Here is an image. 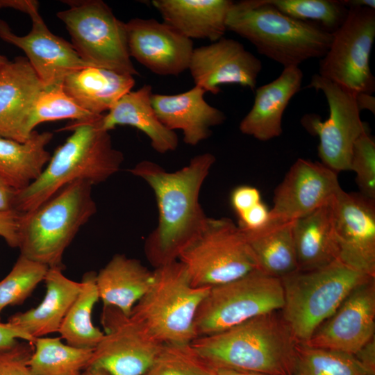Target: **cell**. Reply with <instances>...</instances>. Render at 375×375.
Segmentation results:
<instances>
[{
	"label": "cell",
	"mask_w": 375,
	"mask_h": 375,
	"mask_svg": "<svg viewBox=\"0 0 375 375\" xmlns=\"http://www.w3.org/2000/svg\"><path fill=\"white\" fill-rule=\"evenodd\" d=\"M215 160L212 153H203L175 172L147 160L128 170L143 179L156 197L158 224L145 243L147 256L156 267L177 260L180 251L204 228L208 217L199 195Z\"/></svg>",
	"instance_id": "cell-1"
},
{
	"label": "cell",
	"mask_w": 375,
	"mask_h": 375,
	"mask_svg": "<svg viewBox=\"0 0 375 375\" xmlns=\"http://www.w3.org/2000/svg\"><path fill=\"white\" fill-rule=\"evenodd\" d=\"M297 343L276 311L221 332L197 337L191 345L212 369L292 375Z\"/></svg>",
	"instance_id": "cell-2"
},
{
	"label": "cell",
	"mask_w": 375,
	"mask_h": 375,
	"mask_svg": "<svg viewBox=\"0 0 375 375\" xmlns=\"http://www.w3.org/2000/svg\"><path fill=\"white\" fill-rule=\"evenodd\" d=\"M103 115L87 122L72 121L61 128L72 131V135L56 149L40 176L17 191L15 210L31 212L71 183L81 180L94 185L119 171L124 156L113 147L109 132L102 128Z\"/></svg>",
	"instance_id": "cell-3"
},
{
	"label": "cell",
	"mask_w": 375,
	"mask_h": 375,
	"mask_svg": "<svg viewBox=\"0 0 375 375\" xmlns=\"http://www.w3.org/2000/svg\"><path fill=\"white\" fill-rule=\"evenodd\" d=\"M226 29L249 40L259 53L284 67L322 58L333 33L316 24L292 18L266 0H242L232 4Z\"/></svg>",
	"instance_id": "cell-4"
},
{
	"label": "cell",
	"mask_w": 375,
	"mask_h": 375,
	"mask_svg": "<svg viewBox=\"0 0 375 375\" xmlns=\"http://www.w3.org/2000/svg\"><path fill=\"white\" fill-rule=\"evenodd\" d=\"M93 185L71 183L35 210L22 213L20 255L47 266L64 269L62 257L79 229L96 213Z\"/></svg>",
	"instance_id": "cell-5"
},
{
	"label": "cell",
	"mask_w": 375,
	"mask_h": 375,
	"mask_svg": "<svg viewBox=\"0 0 375 375\" xmlns=\"http://www.w3.org/2000/svg\"><path fill=\"white\" fill-rule=\"evenodd\" d=\"M372 278L340 260L314 270L298 271L281 278V317L296 340L306 343L356 288Z\"/></svg>",
	"instance_id": "cell-6"
},
{
	"label": "cell",
	"mask_w": 375,
	"mask_h": 375,
	"mask_svg": "<svg viewBox=\"0 0 375 375\" xmlns=\"http://www.w3.org/2000/svg\"><path fill=\"white\" fill-rule=\"evenodd\" d=\"M209 289L194 286L184 266L171 261L156 268L151 286L130 316L162 344H190L197 338L195 319Z\"/></svg>",
	"instance_id": "cell-7"
},
{
	"label": "cell",
	"mask_w": 375,
	"mask_h": 375,
	"mask_svg": "<svg viewBox=\"0 0 375 375\" xmlns=\"http://www.w3.org/2000/svg\"><path fill=\"white\" fill-rule=\"evenodd\" d=\"M195 287H214L258 269L242 231L228 217H208L201 232L178 253Z\"/></svg>",
	"instance_id": "cell-8"
},
{
	"label": "cell",
	"mask_w": 375,
	"mask_h": 375,
	"mask_svg": "<svg viewBox=\"0 0 375 375\" xmlns=\"http://www.w3.org/2000/svg\"><path fill=\"white\" fill-rule=\"evenodd\" d=\"M68 8L56 15L81 58L90 66L138 75L129 55L125 23L101 0L62 1Z\"/></svg>",
	"instance_id": "cell-9"
},
{
	"label": "cell",
	"mask_w": 375,
	"mask_h": 375,
	"mask_svg": "<svg viewBox=\"0 0 375 375\" xmlns=\"http://www.w3.org/2000/svg\"><path fill=\"white\" fill-rule=\"evenodd\" d=\"M283 304L281 279L255 269L238 279L210 288L197 313V337L280 311Z\"/></svg>",
	"instance_id": "cell-10"
},
{
	"label": "cell",
	"mask_w": 375,
	"mask_h": 375,
	"mask_svg": "<svg viewBox=\"0 0 375 375\" xmlns=\"http://www.w3.org/2000/svg\"><path fill=\"white\" fill-rule=\"evenodd\" d=\"M375 38V9L349 7L319 62V75L353 92L372 94L375 78L369 57Z\"/></svg>",
	"instance_id": "cell-11"
},
{
	"label": "cell",
	"mask_w": 375,
	"mask_h": 375,
	"mask_svg": "<svg viewBox=\"0 0 375 375\" xmlns=\"http://www.w3.org/2000/svg\"><path fill=\"white\" fill-rule=\"evenodd\" d=\"M308 86L324 93L329 109L325 121L311 114L305 115L301 119L303 126L319 137L317 151L321 162L338 173L349 171L353 144L368 130L360 117L356 94L319 74L312 76Z\"/></svg>",
	"instance_id": "cell-12"
},
{
	"label": "cell",
	"mask_w": 375,
	"mask_h": 375,
	"mask_svg": "<svg viewBox=\"0 0 375 375\" xmlns=\"http://www.w3.org/2000/svg\"><path fill=\"white\" fill-rule=\"evenodd\" d=\"M103 335L88 367L110 375H143L163 344L138 320L112 306H103Z\"/></svg>",
	"instance_id": "cell-13"
},
{
	"label": "cell",
	"mask_w": 375,
	"mask_h": 375,
	"mask_svg": "<svg viewBox=\"0 0 375 375\" xmlns=\"http://www.w3.org/2000/svg\"><path fill=\"white\" fill-rule=\"evenodd\" d=\"M332 207L338 260L375 277V199L341 188Z\"/></svg>",
	"instance_id": "cell-14"
},
{
	"label": "cell",
	"mask_w": 375,
	"mask_h": 375,
	"mask_svg": "<svg viewBox=\"0 0 375 375\" xmlns=\"http://www.w3.org/2000/svg\"><path fill=\"white\" fill-rule=\"evenodd\" d=\"M341 188L337 172L322 162L299 158L274 191L269 221L304 217L329 203Z\"/></svg>",
	"instance_id": "cell-15"
},
{
	"label": "cell",
	"mask_w": 375,
	"mask_h": 375,
	"mask_svg": "<svg viewBox=\"0 0 375 375\" xmlns=\"http://www.w3.org/2000/svg\"><path fill=\"white\" fill-rule=\"evenodd\" d=\"M375 278L356 288L303 343L355 355L374 338Z\"/></svg>",
	"instance_id": "cell-16"
},
{
	"label": "cell",
	"mask_w": 375,
	"mask_h": 375,
	"mask_svg": "<svg viewBox=\"0 0 375 375\" xmlns=\"http://www.w3.org/2000/svg\"><path fill=\"white\" fill-rule=\"evenodd\" d=\"M128 52L141 65L160 76H178L188 69L192 40L155 19L133 18L125 23Z\"/></svg>",
	"instance_id": "cell-17"
},
{
	"label": "cell",
	"mask_w": 375,
	"mask_h": 375,
	"mask_svg": "<svg viewBox=\"0 0 375 375\" xmlns=\"http://www.w3.org/2000/svg\"><path fill=\"white\" fill-rule=\"evenodd\" d=\"M29 17L31 29L22 36L13 33L8 24L0 19V38L25 53L45 88L62 85L69 74L90 66L81 58L72 43L50 31L39 11Z\"/></svg>",
	"instance_id": "cell-18"
},
{
	"label": "cell",
	"mask_w": 375,
	"mask_h": 375,
	"mask_svg": "<svg viewBox=\"0 0 375 375\" xmlns=\"http://www.w3.org/2000/svg\"><path fill=\"white\" fill-rule=\"evenodd\" d=\"M188 69L196 86L217 94L223 84H238L255 90L262 62L238 41L222 38L194 48Z\"/></svg>",
	"instance_id": "cell-19"
},
{
	"label": "cell",
	"mask_w": 375,
	"mask_h": 375,
	"mask_svg": "<svg viewBox=\"0 0 375 375\" xmlns=\"http://www.w3.org/2000/svg\"><path fill=\"white\" fill-rule=\"evenodd\" d=\"M44 88L25 58L17 57L0 67V138L20 142L30 138L31 112Z\"/></svg>",
	"instance_id": "cell-20"
},
{
	"label": "cell",
	"mask_w": 375,
	"mask_h": 375,
	"mask_svg": "<svg viewBox=\"0 0 375 375\" xmlns=\"http://www.w3.org/2000/svg\"><path fill=\"white\" fill-rule=\"evenodd\" d=\"M199 86L176 94H153L151 103L160 122L169 130H181L185 144L195 146L208 138L212 128L226 119L224 113L204 99Z\"/></svg>",
	"instance_id": "cell-21"
},
{
	"label": "cell",
	"mask_w": 375,
	"mask_h": 375,
	"mask_svg": "<svg viewBox=\"0 0 375 375\" xmlns=\"http://www.w3.org/2000/svg\"><path fill=\"white\" fill-rule=\"evenodd\" d=\"M303 72L299 67H284L280 76L255 90L253 106L240 123L241 133L260 141L279 137L283 113L301 87Z\"/></svg>",
	"instance_id": "cell-22"
},
{
	"label": "cell",
	"mask_w": 375,
	"mask_h": 375,
	"mask_svg": "<svg viewBox=\"0 0 375 375\" xmlns=\"http://www.w3.org/2000/svg\"><path fill=\"white\" fill-rule=\"evenodd\" d=\"M164 22L192 40L207 39L214 42L227 31L230 0H153Z\"/></svg>",
	"instance_id": "cell-23"
},
{
	"label": "cell",
	"mask_w": 375,
	"mask_h": 375,
	"mask_svg": "<svg viewBox=\"0 0 375 375\" xmlns=\"http://www.w3.org/2000/svg\"><path fill=\"white\" fill-rule=\"evenodd\" d=\"M62 270L58 267L49 268L44 280L46 292L42 302L35 308L12 315L8 322L34 339L58 333L81 289V283L69 279Z\"/></svg>",
	"instance_id": "cell-24"
},
{
	"label": "cell",
	"mask_w": 375,
	"mask_h": 375,
	"mask_svg": "<svg viewBox=\"0 0 375 375\" xmlns=\"http://www.w3.org/2000/svg\"><path fill=\"white\" fill-rule=\"evenodd\" d=\"M152 94L149 85L130 91L103 115L101 126L108 132L117 126L135 127L149 138L156 151L165 153L177 149L178 138L159 119L152 106Z\"/></svg>",
	"instance_id": "cell-25"
},
{
	"label": "cell",
	"mask_w": 375,
	"mask_h": 375,
	"mask_svg": "<svg viewBox=\"0 0 375 375\" xmlns=\"http://www.w3.org/2000/svg\"><path fill=\"white\" fill-rule=\"evenodd\" d=\"M153 281L150 272L137 259L115 254L96 274L99 299L130 316L135 304L148 292Z\"/></svg>",
	"instance_id": "cell-26"
},
{
	"label": "cell",
	"mask_w": 375,
	"mask_h": 375,
	"mask_svg": "<svg viewBox=\"0 0 375 375\" xmlns=\"http://www.w3.org/2000/svg\"><path fill=\"white\" fill-rule=\"evenodd\" d=\"M134 85L131 75L92 66L72 72L62 84L69 97L94 115L108 111Z\"/></svg>",
	"instance_id": "cell-27"
},
{
	"label": "cell",
	"mask_w": 375,
	"mask_h": 375,
	"mask_svg": "<svg viewBox=\"0 0 375 375\" xmlns=\"http://www.w3.org/2000/svg\"><path fill=\"white\" fill-rule=\"evenodd\" d=\"M333 199L293 222V238L299 271L314 270L338 260Z\"/></svg>",
	"instance_id": "cell-28"
},
{
	"label": "cell",
	"mask_w": 375,
	"mask_h": 375,
	"mask_svg": "<svg viewBox=\"0 0 375 375\" xmlns=\"http://www.w3.org/2000/svg\"><path fill=\"white\" fill-rule=\"evenodd\" d=\"M53 135L51 132L34 131L24 142L0 138V177L16 191L28 186L51 158L46 146Z\"/></svg>",
	"instance_id": "cell-29"
},
{
	"label": "cell",
	"mask_w": 375,
	"mask_h": 375,
	"mask_svg": "<svg viewBox=\"0 0 375 375\" xmlns=\"http://www.w3.org/2000/svg\"><path fill=\"white\" fill-rule=\"evenodd\" d=\"M293 222L269 221L257 230L241 229L256 257L258 269L280 279L299 271Z\"/></svg>",
	"instance_id": "cell-30"
},
{
	"label": "cell",
	"mask_w": 375,
	"mask_h": 375,
	"mask_svg": "<svg viewBox=\"0 0 375 375\" xmlns=\"http://www.w3.org/2000/svg\"><path fill=\"white\" fill-rule=\"evenodd\" d=\"M96 274L94 272L84 274L81 281V291L58 331L60 338L75 347L94 349L103 335V332L92 322L93 308L99 299Z\"/></svg>",
	"instance_id": "cell-31"
},
{
	"label": "cell",
	"mask_w": 375,
	"mask_h": 375,
	"mask_svg": "<svg viewBox=\"0 0 375 375\" xmlns=\"http://www.w3.org/2000/svg\"><path fill=\"white\" fill-rule=\"evenodd\" d=\"M93 349L64 344L61 338H38L27 361L34 375H79L90 363Z\"/></svg>",
	"instance_id": "cell-32"
},
{
	"label": "cell",
	"mask_w": 375,
	"mask_h": 375,
	"mask_svg": "<svg viewBox=\"0 0 375 375\" xmlns=\"http://www.w3.org/2000/svg\"><path fill=\"white\" fill-rule=\"evenodd\" d=\"M292 375H367L353 355L298 342Z\"/></svg>",
	"instance_id": "cell-33"
},
{
	"label": "cell",
	"mask_w": 375,
	"mask_h": 375,
	"mask_svg": "<svg viewBox=\"0 0 375 375\" xmlns=\"http://www.w3.org/2000/svg\"><path fill=\"white\" fill-rule=\"evenodd\" d=\"M101 115H94L80 107L64 91L62 85L44 88L33 103L28 128L31 132L41 123L62 119L86 122Z\"/></svg>",
	"instance_id": "cell-34"
},
{
	"label": "cell",
	"mask_w": 375,
	"mask_h": 375,
	"mask_svg": "<svg viewBox=\"0 0 375 375\" xmlns=\"http://www.w3.org/2000/svg\"><path fill=\"white\" fill-rule=\"evenodd\" d=\"M281 12L299 20L317 22L330 33L344 22L348 9L341 1L333 0H266ZM320 26V27H321Z\"/></svg>",
	"instance_id": "cell-35"
},
{
	"label": "cell",
	"mask_w": 375,
	"mask_h": 375,
	"mask_svg": "<svg viewBox=\"0 0 375 375\" xmlns=\"http://www.w3.org/2000/svg\"><path fill=\"white\" fill-rule=\"evenodd\" d=\"M48 269L47 266L19 254L10 272L0 281V315L6 307L23 303L44 281Z\"/></svg>",
	"instance_id": "cell-36"
},
{
	"label": "cell",
	"mask_w": 375,
	"mask_h": 375,
	"mask_svg": "<svg viewBox=\"0 0 375 375\" xmlns=\"http://www.w3.org/2000/svg\"><path fill=\"white\" fill-rule=\"evenodd\" d=\"M209 367L195 352L191 343L163 344L143 375H211Z\"/></svg>",
	"instance_id": "cell-37"
},
{
	"label": "cell",
	"mask_w": 375,
	"mask_h": 375,
	"mask_svg": "<svg viewBox=\"0 0 375 375\" xmlns=\"http://www.w3.org/2000/svg\"><path fill=\"white\" fill-rule=\"evenodd\" d=\"M349 171L356 174L360 193L375 199V142L368 130L353 144Z\"/></svg>",
	"instance_id": "cell-38"
},
{
	"label": "cell",
	"mask_w": 375,
	"mask_h": 375,
	"mask_svg": "<svg viewBox=\"0 0 375 375\" xmlns=\"http://www.w3.org/2000/svg\"><path fill=\"white\" fill-rule=\"evenodd\" d=\"M33 351V344L20 343L13 349L0 353V375H34L27 361Z\"/></svg>",
	"instance_id": "cell-39"
},
{
	"label": "cell",
	"mask_w": 375,
	"mask_h": 375,
	"mask_svg": "<svg viewBox=\"0 0 375 375\" xmlns=\"http://www.w3.org/2000/svg\"><path fill=\"white\" fill-rule=\"evenodd\" d=\"M262 201L260 191L255 187L241 185L235 188L231 195L233 208L238 215Z\"/></svg>",
	"instance_id": "cell-40"
},
{
	"label": "cell",
	"mask_w": 375,
	"mask_h": 375,
	"mask_svg": "<svg viewBox=\"0 0 375 375\" xmlns=\"http://www.w3.org/2000/svg\"><path fill=\"white\" fill-rule=\"evenodd\" d=\"M22 212L16 210H0V237L12 248H18L19 227Z\"/></svg>",
	"instance_id": "cell-41"
},
{
	"label": "cell",
	"mask_w": 375,
	"mask_h": 375,
	"mask_svg": "<svg viewBox=\"0 0 375 375\" xmlns=\"http://www.w3.org/2000/svg\"><path fill=\"white\" fill-rule=\"evenodd\" d=\"M269 219V209L260 201L238 215V226L243 231H254L263 227Z\"/></svg>",
	"instance_id": "cell-42"
},
{
	"label": "cell",
	"mask_w": 375,
	"mask_h": 375,
	"mask_svg": "<svg viewBox=\"0 0 375 375\" xmlns=\"http://www.w3.org/2000/svg\"><path fill=\"white\" fill-rule=\"evenodd\" d=\"M22 339L33 344L35 339L21 328L7 322H0V353L8 351L19 344Z\"/></svg>",
	"instance_id": "cell-43"
},
{
	"label": "cell",
	"mask_w": 375,
	"mask_h": 375,
	"mask_svg": "<svg viewBox=\"0 0 375 375\" xmlns=\"http://www.w3.org/2000/svg\"><path fill=\"white\" fill-rule=\"evenodd\" d=\"M367 375H375V338H373L353 355Z\"/></svg>",
	"instance_id": "cell-44"
},
{
	"label": "cell",
	"mask_w": 375,
	"mask_h": 375,
	"mask_svg": "<svg viewBox=\"0 0 375 375\" xmlns=\"http://www.w3.org/2000/svg\"><path fill=\"white\" fill-rule=\"evenodd\" d=\"M39 3L33 0H0V8H12L29 16L38 10Z\"/></svg>",
	"instance_id": "cell-45"
},
{
	"label": "cell",
	"mask_w": 375,
	"mask_h": 375,
	"mask_svg": "<svg viewBox=\"0 0 375 375\" xmlns=\"http://www.w3.org/2000/svg\"><path fill=\"white\" fill-rule=\"evenodd\" d=\"M17 191L0 177V210H15Z\"/></svg>",
	"instance_id": "cell-46"
},
{
	"label": "cell",
	"mask_w": 375,
	"mask_h": 375,
	"mask_svg": "<svg viewBox=\"0 0 375 375\" xmlns=\"http://www.w3.org/2000/svg\"><path fill=\"white\" fill-rule=\"evenodd\" d=\"M356 103L360 111L368 110L375 113V98L367 93H358L356 95Z\"/></svg>",
	"instance_id": "cell-47"
},
{
	"label": "cell",
	"mask_w": 375,
	"mask_h": 375,
	"mask_svg": "<svg viewBox=\"0 0 375 375\" xmlns=\"http://www.w3.org/2000/svg\"><path fill=\"white\" fill-rule=\"evenodd\" d=\"M211 375H267L264 374L224 368L212 369Z\"/></svg>",
	"instance_id": "cell-48"
},
{
	"label": "cell",
	"mask_w": 375,
	"mask_h": 375,
	"mask_svg": "<svg viewBox=\"0 0 375 375\" xmlns=\"http://www.w3.org/2000/svg\"><path fill=\"white\" fill-rule=\"evenodd\" d=\"M342 3L349 7H367L372 9H375V1L374 0H351V1H341Z\"/></svg>",
	"instance_id": "cell-49"
},
{
	"label": "cell",
	"mask_w": 375,
	"mask_h": 375,
	"mask_svg": "<svg viewBox=\"0 0 375 375\" xmlns=\"http://www.w3.org/2000/svg\"><path fill=\"white\" fill-rule=\"evenodd\" d=\"M79 375H110V374L101 369L87 367L83 371H82Z\"/></svg>",
	"instance_id": "cell-50"
},
{
	"label": "cell",
	"mask_w": 375,
	"mask_h": 375,
	"mask_svg": "<svg viewBox=\"0 0 375 375\" xmlns=\"http://www.w3.org/2000/svg\"><path fill=\"white\" fill-rule=\"evenodd\" d=\"M9 60L4 56L0 54V67L8 62Z\"/></svg>",
	"instance_id": "cell-51"
}]
</instances>
